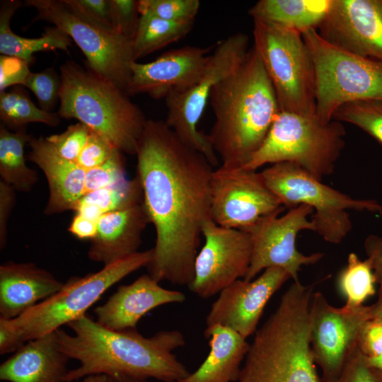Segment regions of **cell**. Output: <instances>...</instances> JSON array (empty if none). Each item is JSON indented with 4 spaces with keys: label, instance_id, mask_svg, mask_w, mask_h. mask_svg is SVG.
I'll return each instance as SVG.
<instances>
[{
    "label": "cell",
    "instance_id": "1",
    "mask_svg": "<svg viewBox=\"0 0 382 382\" xmlns=\"http://www.w3.org/2000/svg\"><path fill=\"white\" fill-rule=\"evenodd\" d=\"M136 156L142 204L156 232L148 274L158 282L188 286L203 226L212 219L215 168L163 120H147Z\"/></svg>",
    "mask_w": 382,
    "mask_h": 382
},
{
    "label": "cell",
    "instance_id": "2",
    "mask_svg": "<svg viewBox=\"0 0 382 382\" xmlns=\"http://www.w3.org/2000/svg\"><path fill=\"white\" fill-rule=\"evenodd\" d=\"M67 325L74 334L59 328L55 331L57 341L59 349L79 365L68 371L64 382L99 374L178 382L190 373L173 353L185 345L178 330H163L146 337L136 328H105L87 315Z\"/></svg>",
    "mask_w": 382,
    "mask_h": 382
},
{
    "label": "cell",
    "instance_id": "3",
    "mask_svg": "<svg viewBox=\"0 0 382 382\" xmlns=\"http://www.w3.org/2000/svg\"><path fill=\"white\" fill-rule=\"evenodd\" d=\"M209 103L215 120L208 137L221 165L243 167L281 111L253 46L240 66L214 86Z\"/></svg>",
    "mask_w": 382,
    "mask_h": 382
},
{
    "label": "cell",
    "instance_id": "4",
    "mask_svg": "<svg viewBox=\"0 0 382 382\" xmlns=\"http://www.w3.org/2000/svg\"><path fill=\"white\" fill-rule=\"evenodd\" d=\"M313 285L294 282L255 332L236 382H320L310 342Z\"/></svg>",
    "mask_w": 382,
    "mask_h": 382
},
{
    "label": "cell",
    "instance_id": "5",
    "mask_svg": "<svg viewBox=\"0 0 382 382\" xmlns=\"http://www.w3.org/2000/svg\"><path fill=\"white\" fill-rule=\"evenodd\" d=\"M59 76V117L76 119L121 152L136 155L148 120L129 96L74 61L61 65Z\"/></svg>",
    "mask_w": 382,
    "mask_h": 382
},
{
    "label": "cell",
    "instance_id": "6",
    "mask_svg": "<svg viewBox=\"0 0 382 382\" xmlns=\"http://www.w3.org/2000/svg\"><path fill=\"white\" fill-rule=\"evenodd\" d=\"M153 249L138 252L83 277H71L60 290L11 320L0 319V354L15 352L28 341L42 337L85 315L112 285L152 258Z\"/></svg>",
    "mask_w": 382,
    "mask_h": 382
},
{
    "label": "cell",
    "instance_id": "7",
    "mask_svg": "<svg viewBox=\"0 0 382 382\" xmlns=\"http://www.w3.org/2000/svg\"><path fill=\"white\" fill-rule=\"evenodd\" d=\"M345 134L337 120L323 122L316 115L280 111L243 168L257 170L266 164L289 162L321 180L334 171L345 146Z\"/></svg>",
    "mask_w": 382,
    "mask_h": 382
},
{
    "label": "cell",
    "instance_id": "8",
    "mask_svg": "<svg viewBox=\"0 0 382 382\" xmlns=\"http://www.w3.org/2000/svg\"><path fill=\"white\" fill-rule=\"evenodd\" d=\"M316 76V116L323 122L333 120L344 104L382 100V63L337 47L317 30L303 35Z\"/></svg>",
    "mask_w": 382,
    "mask_h": 382
},
{
    "label": "cell",
    "instance_id": "9",
    "mask_svg": "<svg viewBox=\"0 0 382 382\" xmlns=\"http://www.w3.org/2000/svg\"><path fill=\"white\" fill-rule=\"evenodd\" d=\"M260 174L284 207L290 209L304 204L312 208L316 232L330 243H341L351 231L348 210L382 214V206L376 201L352 198L292 163L272 164Z\"/></svg>",
    "mask_w": 382,
    "mask_h": 382
},
{
    "label": "cell",
    "instance_id": "10",
    "mask_svg": "<svg viewBox=\"0 0 382 382\" xmlns=\"http://www.w3.org/2000/svg\"><path fill=\"white\" fill-rule=\"evenodd\" d=\"M253 21V47L274 88L281 111L316 115L313 60L299 32Z\"/></svg>",
    "mask_w": 382,
    "mask_h": 382
},
{
    "label": "cell",
    "instance_id": "11",
    "mask_svg": "<svg viewBox=\"0 0 382 382\" xmlns=\"http://www.w3.org/2000/svg\"><path fill=\"white\" fill-rule=\"evenodd\" d=\"M37 11L33 22L43 21L66 33L83 52L86 66L126 93L136 61L132 40L92 20L69 0H26Z\"/></svg>",
    "mask_w": 382,
    "mask_h": 382
},
{
    "label": "cell",
    "instance_id": "12",
    "mask_svg": "<svg viewBox=\"0 0 382 382\" xmlns=\"http://www.w3.org/2000/svg\"><path fill=\"white\" fill-rule=\"evenodd\" d=\"M248 37L236 33L215 45L206 69L199 79L187 88L165 98V122L188 146L202 154L214 167L219 160L208 134L198 129L214 86L244 61L249 51Z\"/></svg>",
    "mask_w": 382,
    "mask_h": 382
},
{
    "label": "cell",
    "instance_id": "13",
    "mask_svg": "<svg viewBox=\"0 0 382 382\" xmlns=\"http://www.w3.org/2000/svg\"><path fill=\"white\" fill-rule=\"evenodd\" d=\"M283 207L260 172L223 165L214 169L210 216L215 224L247 231Z\"/></svg>",
    "mask_w": 382,
    "mask_h": 382
},
{
    "label": "cell",
    "instance_id": "14",
    "mask_svg": "<svg viewBox=\"0 0 382 382\" xmlns=\"http://www.w3.org/2000/svg\"><path fill=\"white\" fill-rule=\"evenodd\" d=\"M373 318L372 306L341 308L332 306L319 291L312 294L309 307L310 342L314 361L323 380H333L341 374L358 348L361 331Z\"/></svg>",
    "mask_w": 382,
    "mask_h": 382
},
{
    "label": "cell",
    "instance_id": "15",
    "mask_svg": "<svg viewBox=\"0 0 382 382\" xmlns=\"http://www.w3.org/2000/svg\"><path fill=\"white\" fill-rule=\"evenodd\" d=\"M277 212L266 216L247 231L253 241L250 264L244 280H253L259 273L270 267L286 271L294 282H299V272L303 265L318 262L324 254L316 253L306 255L296 246L297 234L303 230L316 232L308 217L313 209L304 204L290 209L279 216Z\"/></svg>",
    "mask_w": 382,
    "mask_h": 382
},
{
    "label": "cell",
    "instance_id": "16",
    "mask_svg": "<svg viewBox=\"0 0 382 382\" xmlns=\"http://www.w3.org/2000/svg\"><path fill=\"white\" fill-rule=\"evenodd\" d=\"M202 237L204 242L195 258L194 277L187 286L206 299L245 277L250 264L253 241L248 231L223 227L212 219L204 223Z\"/></svg>",
    "mask_w": 382,
    "mask_h": 382
},
{
    "label": "cell",
    "instance_id": "17",
    "mask_svg": "<svg viewBox=\"0 0 382 382\" xmlns=\"http://www.w3.org/2000/svg\"><path fill=\"white\" fill-rule=\"evenodd\" d=\"M317 31L337 47L382 63V0H332Z\"/></svg>",
    "mask_w": 382,
    "mask_h": 382
},
{
    "label": "cell",
    "instance_id": "18",
    "mask_svg": "<svg viewBox=\"0 0 382 382\" xmlns=\"http://www.w3.org/2000/svg\"><path fill=\"white\" fill-rule=\"evenodd\" d=\"M289 279L284 270L270 267L254 280H236L224 289L212 303L206 317L207 327L220 325L247 339L257 331L268 301Z\"/></svg>",
    "mask_w": 382,
    "mask_h": 382
},
{
    "label": "cell",
    "instance_id": "19",
    "mask_svg": "<svg viewBox=\"0 0 382 382\" xmlns=\"http://www.w3.org/2000/svg\"><path fill=\"white\" fill-rule=\"evenodd\" d=\"M214 47L185 45L150 62H134L126 93H144L158 100L187 88L204 74Z\"/></svg>",
    "mask_w": 382,
    "mask_h": 382
},
{
    "label": "cell",
    "instance_id": "20",
    "mask_svg": "<svg viewBox=\"0 0 382 382\" xmlns=\"http://www.w3.org/2000/svg\"><path fill=\"white\" fill-rule=\"evenodd\" d=\"M185 300L183 292L164 289L149 274H145L129 284L118 286L105 303L96 307V321L112 330L133 329L152 309Z\"/></svg>",
    "mask_w": 382,
    "mask_h": 382
},
{
    "label": "cell",
    "instance_id": "21",
    "mask_svg": "<svg viewBox=\"0 0 382 382\" xmlns=\"http://www.w3.org/2000/svg\"><path fill=\"white\" fill-rule=\"evenodd\" d=\"M64 283L33 262L0 266V319L17 318L62 289Z\"/></svg>",
    "mask_w": 382,
    "mask_h": 382
},
{
    "label": "cell",
    "instance_id": "22",
    "mask_svg": "<svg viewBox=\"0 0 382 382\" xmlns=\"http://www.w3.org/2000/svg\"><path fill=\"white\" fill-rule=\"evenodd\" d=\"M28 158L44 173L49 196L44 213L47 215L74 210L84 195L86 170L59 155L46 137H31Z\"/></svg>",
    "mask_w": 382,
    "mask_h": 382
},
{
    "label": "cell",
    "instance_id": "23",
    "mask_svg": "<svg viewBox=\"0 0 382 382\" xmlns=\"http://www.w3.org/2000/svg\"><path fill=\"white\" fill-rule=\"evenodd\" d=\"M149 219L141 204L103 214L91 240L88 258L108 265L138 253Z\"/></svg>",
    "mask_w": 382,
    "mask_h": 382
},
{
    "label": "cell",
    "instance_id": "24",
    "mask_svg": "<svg viewBox=\"0 0 382 382\" xmlns=\"http://www.w3.org/2000/svg\"><path fill=\"white\" fill-rule=\"evenodd\" d=\"M70 359L58 345L55 331L28 341L0 365L4 382H64Z\"/></svg>",
    "mask_w": 382,
    "mask_h": 382
},
{
    "label": "cell",
    "instance_id": "25",
    "mask_svg": "<svg viewBox=\"0 0 382 382\" xmlns=\"http://www.w3.org/2000/svg\"><path fill=\"white\" fill-rule=\"evenodd\" d=\"M204 336L210 350L202 364L178 382H236L250 344L236 331L213 325Z\"/></svg>",
    "mask_w": 382,
    "mask_h": 382
},
{
    "label": "cell",
    "instance_id": "26",
    "mask_svg": "<svg viewBox=\"0 0 382 382\" xmlns=\"http://www.w3.org/2000/svg\"><path fill=\"white\" fill-rule=\"evenodd\" d=\"M332 0H260L249 10L253 20L292 29L302 35L317 30Z\"/></svg>",
    "mask_w": 382,
    "mask_h": 382
},
{
    "label": "cell",
    "instance_id": "27",
    "mask_svg": "<svg viewBox=\"0 0 382 382\" xmlns=\"http://www.w3.org/2000/svg\"><path fill=\"white\" fill-rule=\"evenodd\" d=\"M22 3L18 0L1 1L0 4V53L26 62L35 60L34 54L60 50L69 52L72 40L64 31L54 27L46 28L39 37H24L12 31L10 22Z\"/></svg>",
    "mask_w": 382,
    "mask_h": 382
},
{
    "label": "cell",
    "instance_id": "28",
    "mask_svg": "<svg viewBox=\"0 0 382 382\" xmlns=\"http://www.w3.org/2000/svg\"><path fill=\"white\" fill-rule=\"evenodd\" d=\"M32 137L26 128L12 131L2 124L0 126L1 180L16 191L29 192L38 181L36 170L27 166L24 154Z\"/></svg>",
    "mask_w": 382,
    "mask_h": 382
},
{
    "label": "cell",
    "instance_id": "29",
    "mask_svg": "<svg viewBox=\"0 0 382 382\" xmlns=\"http://www.w3.org/2000/svg\"><path fill=\"white\" fill-rule=\"evenodd\" d=\"M194 22H173L147 14H140L139 23L132 40L136 61L185 37Z\"/></svg>",
    "mask_w": 382,
    "mask_h": 382
},
{
    "label": "cell",
    "instance_id": "30",
    "mask_svg": "<svg viewBox=\"0 0 382 382\" xmlns=\"http://www.w3.org/2000/svg\"><path fill=\"white\" fill-rule=\"evenodd\" d=\"M0 118L1 124L12 131L25 129L33 122L55 127L61 119L57 112H47L37 107L19 86L0 93Z\"/></svg>",
    "mask_w": 382,
    "mask_h": 382
},
{
    "label": "cell",
    "instance_id": "31",
    "mask_svg": "<svg viewBox=\"0 0 382 382\" xmlns=\"http://www.w3.org/2000/svg\"><path fill=\"white\" fill-rule=\"evenodd\" d=\"M376 279L369 261L361 260L354 253L347 257V266L338 278V287L346 299L345 305L357 307L376 293Z\"/></svg>",
    "mask_w": 382,
    "mask_h": 382
},
{
    "label": "cell",
    "instance_id": "32",
    "mask_svg": "<svg viewBox=\"0 0 382 382\" xmlns=\"http://www.w3.org/2000/svg\"><path fill=\"white\" fill-rule=\"evenodd\" d=\"M79 201L93 204L103 214L125 209L143 202V192L137 177L119 184L86 193Z\"/></svg>",
    "mask_w": 382,
    "mask_h": 382
},
{
    "label": "cell",
    "instance_id": "33",
    "mask_svg": "<svg viewBox=\"0 0 382 382\" xmlns=\"http://www.w3.org/2000/svg\"><path fill=\"white\" fill-rule=\"evenodd\" d=\"M333 120L357 126L382 146V100H359L344 104Z\"/></svg>",
    "mask_w": 382,
    "mask_h": 382
},
{
    "label": "cell",
    "instance_id": "34",
    "mask_svg": "<svg viewBox=\"0 0 382 382\" xmlns=\"http://www.w3.org/2000/svg\"><path fill=\"white\" fill-rule=\"evenodd\" d=\"M140 14L173 22H195L199 12L198 0H139Z\"/></svg>",
    "mask_w": 382,
    "mask_h": 382
},
{
    "label": "cell",
    "instance_id": "35",
    "mask_svg": "<svg viewBox=\"0 0 382 382\" xmlns=\"http://www.w3.org/2000/svg\"><path fill=\"white\" fill-rule=\"evenodd\" d=\"M127 180L123 153L117 151L108 161L86 170L84 195Z\"/></svg>",
    "mask_w": 382,
    "mask_h": 382
},
{
    "label": "cell",
    "instance_id": "36",
    "mask_svg": "<svg viewBox=\"0 0 382 382\" xmlns=\"http://www.w3.org/2000/svg\"><path fill=\"white\" fill-rule=\"evenodd\" d=\"M22 86L34 93L39 107L45 111L52 112L59 100L60 76L52 67L35 73L30 71Z\"/></svg>",
    "mask_w": 382,
    "mask_h": 382
},
{
    "label": "cell",
    "instance_id": "37",
    "mask_svg": "<svg viewBox=\"0 0 382 382\" xmlns=\"http://www.w3.org/2000/svg\"><path fill=\"white\" fill-rule=\"evenodd\" d=\"M91 132L88 126L78 122L68 126L63 132L47 137L46 139L59 155L76 163Z\"/></svg>",
    "mask_w": 382,
    "mask_h": 382
},
{
    "label": "cell",
    "instance_id": "38",
    "mask_svg": "<svg viewBox=\"0 0 382 382\" xmlns=\"http://www.w3.org/2000/svg\"><path fill=\"white\" fill-rule=\"evenodd\" d=\"M109 4L114 28L132 40L136 35L140 18L138 1L109 0Z\"/></svg>",
    "mask_w": 382,
    "mask_h": 382
},
{
    "label": "cell",
    "instance_id": "39",
    "mask_svg": "<svg viewBox=\"0 0 382 382\" xmlns=\"http://www.w3.org/2000/svg\"><path fill=\"white\" fill-rule=\"evenodd\" d=\"M117 151L108 141L92 130L76 163L85 170H88L101 165Z\"/></svg>",
    "mask_w": 382,
    "mask_h": 382
},
{
    "label": "cell",
    "instance_id": "40",
    "mask_svg": "<svg viewBox=\"0 0 382 382\" xmlns=\"http://www.w3.org/2000/svg\"><path fill=\"white\" fill-rule=\"evenodd\" d=\"M320 382H376L371 369L366 364V357L359 347L347 361L337 378L333 380H323Z\"/></svg>",
    "mask_w": 382,
    "mask_h": 382
},
{
    "label": "cell",
    "instance_id": "41",
    "mask_svg": "<svg viewBox=\"0 0 382 382\" xmlns=\"http://www.w3.org/2000/svg\"><path fill=\"white\" fill-rule=\"evenodd\" d=\"M30 64L13 57L0 56V93L11 86H22L30 73Z\"/></svg>",
    "mask_w": 382,
    "mask_h": 382
},
{
    "label": "cell",
    "instance_id": "42",
    "mask_svg": "<svg viewBox=\"0 0 382 382\" xmlns=\"http://www.w3.org/2000/svg\"><path fill=\"white\" fill-rule=\"evenodd\" d=\"M358 347L366 357L382 354V320L371 318L364 325L359 339Z\"/></svg>",
    "mask_w": 382,
    "mask_h": 382
},
{
    "label": "cell",
    "instance_id": "43",
    "mask_svg": "<svg viewBox=\"0 0 382 382\" xmlns=\"http://www.w3.org/2000/svg\"><path fill=\"white\" fill-rule=\"evenodd\" d=\"M83 14L110 29H114L110 17L109 0H69Z\"/></svg>",
    "mask_w": 382,
    "mask_h": 382
},
{
    "label": "cell",
    "instance_id": "44",
    "mask_svg": "<svg viewBox=\"0 0 382 382\" xmlns=\"http://www.w3.org/2000/svg\"><path fill=\"white\" fill-rule=\"evenodd\" d=\"M16 190L0 180V248L7 243L8 222L16 202Z\"/></svg>",
    "mask_w": 382,
    "mask_h": 382
},
{
    "label": "cell",
    "instance_id": "45",
    "mask_svg": "<svg viewBox=\"0 0 382 382\" xmlns=\"http://www.w3.org/2000/svg\"><path fill=\"white\" fill-rule=\"evenodd\" d=\"M364 250L367 255L376 283L379 285L378 297L382 298V237L376 235L368 236L364 241Z\"/></svg>",
    "mask_w": 382,
    "mask_h": 382
},
{
    "label": "cell",
    "instance_id": "46",
    "mask_svg": "<svg viewBox=\"0 0 382 382\" xmlns=\"http://www.w3.org/2000/svg\"><path fill=\"white\" fill-rule=\"evenodd\" d=\"M98 221L75 214L68 230L79 239L92 240L96 235Z\"/></svg>",
    "mask_w": 382,
    "mask_h": 382
},
{
    "label": "cell",
    "instance_id": "47",
    "mask_svg": "<svg viewBox=\"0 0 382 382\" xmlns=\"http://www.w3.org/2000/svg\"><path fill=\"white\" fill-rule=\"evenodd\" d=\"M108 382H151L149 379L137 378L126 376H108Z\"/></svg>",
    "mask_w": 382,
    "mask_h": 382
},
{
    "label": "cell",
    "instance_id": "48",
    "mask_svg": "<svg viewBox=\"0 0 382 382\" xmlns=\"http://www.w3.org/2000/svg\"><path fill=\"white\" fill-rule=\"evenodd\" d=\"M366 360L370 369L382 371V354L375 357H366Z\"/></svg>",
    "mask_w": 382,
    "mask_h": 382
},
{
    "label": "cell",
    "instance_id": "49",
    "mask_svg": "<svg viewBox=\"0 0 382 382\" xmlns=\"http://www.w3.org/2000/svg\"><path fill=\"white\" fill-rule=\"evenodd\" d=\"M372 315L373 318H379L382 320V298H378V300L373 304Z\"/></svg>",
    "mask_w": 382,
    "mask_h": 382
},
{
    "label": "cell",
    "instance_id": "50",
    "mask_svg": "<svg viewBox=\"0 0 382 382\" xmlns=\"http://www.w3.org/2000/svg\"><path fill=\"white\" fill-rule=\"evenodd\" d=\"M81 382H108V376L103 374L91 375L83 378Z\"/></svg>",
    "mask_w": 382,
    "mask_h": 382
},
{
    "label": "cell",
    "instance_id": "51",
    "mask_svg": "<svg viewBox=\"0 0 382 382\" xmlns=\"http://www.w3.org/2000/svg\"><path fill=\"white\" fill-rule=\"evenodd\" d=\"M374 376L376 382H382V371L371 369Z\"/></svg>",
    "mask_w": 382,
    "mask_h": 382
}]
</instances>
